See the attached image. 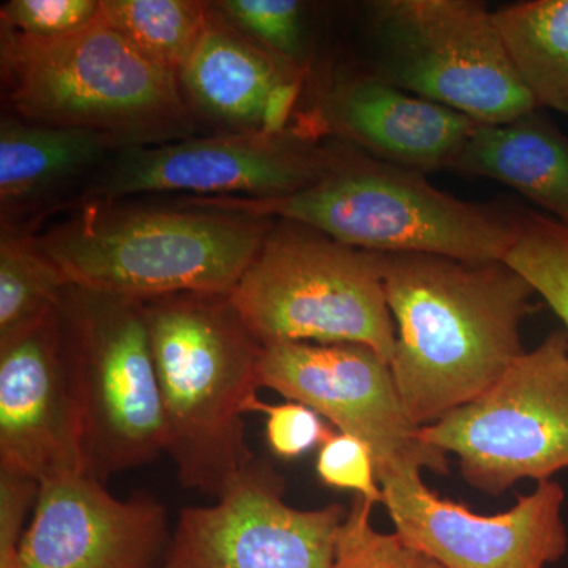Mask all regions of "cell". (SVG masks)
<instances>
[{
  "label": "cell",
  "mask_w": 568,
  "mask_h": 568,
  "mask_svg": "<svg viewBox=\"0 0 568 568\" xmlns=\"http://www.w3.org/2000/svg\"><path fill=\"white\" fill-rule=\"evenodd\" d=\"M396 327V388L417 428L495 386L525 354L521 324L536 291L506 261L379 253Z\"/></svg>",
  "instance_id": "6da1fadb"
},
{
  "label": "cell",
  "mask_w": 568,
  "mask_h": 568,
  "mask_svg": "<svg viewBox=\"0 0 568 568\" xmlns=\"http://www.w3.org/2000/svg\"><path fill=\"white\" fill-rule=\"evenodd\" d=\"M162 396L166 454L183 487L219 496L253 462L244 414L260 402L264 345L230 295L144 302Z\"/></svg>",
  "instance_id": "7a4b0ae2"
},
{
  "label": "cell",
  "mask_w": 568,
  "mask_h": 568,
  "mask_svg": "<svg viewBox=\"0 0 568 568\" xmlns=\"http://www.w3.org/2000/svg\"><path fill=\"white\" fill-rule=\"evenodd\" d=\"M274 224L203 205L89 201L33 241L71 286L145 302L233 294Z\"/></svg>",
  "instance_id": "3957f363"
},
{
  "label": "cell",
  "mask_w": 568,
  "mask_h": 568,
  "mask_svg": "<svg viewBox=\"0 0 568 568\" xmlns=\"http://www.w3.org/2000/svg\"><path fill=\"white\" fill-rule=\"evenodd\" d=\"M186 203L286 220L373 253H416L469 263L506 260L517 212L467 203L437 190L425 174L381 162L345 142L308 189L271 200L186 197Z\"/></svg>",
  "instance_id": "277c9868"
},
{
  "label": "cell",
  "mask_w": 568,
  "mask_h": 568,
  "mask_svg": "<svg viewBox=\"0 0 568 568\" xmlns=\"http://www.w3.org/2000/svg\"><path fill=\"white\" fill-rule=\"evenodd\" d=\"M3 95L21 121L91 130L119 148L192 138L196 118L178 74L99 18L62 39L0 33Z\"/></svg>",
  "instance_id": "5b68a950"
},
{
  "label": "cell",
  "mask_w": 568,
  "mask_h": 568,
  "mask_svg": "<svg viewBox=\"0 0 568 568\" xmlns=\"http://www.w3.org/2000/svg\"><path fill=\"white\" fill-rule=\"evenodd\" d=\"M230 297L263 345H361L388 365L394 361L396 327L381 254L305 224L275 220Z\"/></svg>",
  "instance_id": "8992f818"
},
{
  "label": "cell",
  "mask_w": 568,
  "mask_h": 568,
  "mask_svg": "<svg viewBox=\"0 0 568 568\" xmlns=\"http://www.w3.org/2000/svg\"><path fill=\"white\" fill-rule=\"evenodd\" d=\"M59 316L85 476L103 481L160 457L166 428L144 302L70 284Z\"/></svg>",
  "instance_id": "52a82bcc"
},
{
  "label": "cell",
  "mask_w": 568,
  "mask_h": 568,
  "mask_svg": "<svg viewBox=\"0 0 568 568\" xmlns=\"http://www.w3.org/2000/svg\"><path fill=\"white\" fill-rule=\"evenodd\" d=\"M377 78L466 115L478 125L537 110L476 0H381L368 9Z\"/></svg>",
  "instance_id": "ba28073f"
},
{
  "label": "cell",
  "mask_w": 568,
  "mask_h": 568,
  "mask_svg": "<svg viewBox=\"0 0 568 568\" xmlns=\"http://www.w3.org/2000/svg\"><path fill=\"white\" fill-rule=\"evenodd\" d=\"M428 446L458 458L470 487L504 495L519 480L568 469V336L551 332L476 402L420 428Z\"/></svg>",
  "instance_id": "9c48e42d"
},
{
  "label": "cell",
  "mask_w": 568,
  "mask_h": 568,
  "mask_svg": "<svg viewBox=\"0 0 568 568\" xmlns=\"http://www.w3.org/2000/svg\"><path fill=\"white\" fill-rule=\"evenodd\" d=\"M261 388L315 410L336 432L364 440L377 480L447 476L448 458L428 446L407 417L390 365L361 345L271 343L260 364Z\"/></svg>",
  "instance_id": "30bf717a"
},
{
  "label": "cell",
  "mask_w": 568,
  "mask_h": 568,
  "mask_svg": "<svg viewBox=\"0 0 568 568\" xmlns=\"http://www.w3.org/2000/svg\"><path fill=\"white\" fill-rule=\"evenodd\" d=\"M332 159L334 144H320L294 129L125 148L85 192L84 201H121L149 193L271 200L308 189L327 173Z\"/></svg>",
  "instance_id": "8fae6325"
},
{
  "label": "cell",
  "mask_w": 568,
  "mask_h": 568,
  "mask_svg": "<svg viewBox=\"0 0 568 568\" xmlns=\"http://www.w3.org/2000/svg\"><path fill=\"white\" fill-rule=\"evenodd\" d=\"M286 481L254 458L205 507L179 515L164 568H331L347 510L284 500Z\"/></svg>",
  "instance_id": "7c38bea8"
},
{
  "label": "cell",
  "mask_w": 568,
  "mask_h": 568,
  "mask_svg": "<svg viewBox=\"0 0 568 568\" xmlns=\"http://www.w3.org/2000/svg\"><path fill=\"white\" fill-rule=\"evenodd\" d=\"M381 488L394 532L446 568H547L567 555L566 491L552 478L496 515L444 499L422 476Z\"/></svg>",
  "instance_id": "4fadbf2b"
},
{
  "label": "cell",
  "mask_w": 568,
  "mask_h": 568,
  "mask_svg": "<svg viewBox=\"0 0 568 568\" xmlns=\"http://www.w3.org/2000/svg\"><path fill=\"white\" fill-rule=\"evenodd\" d=\"M0 470L39 485L84 474L59 308L0 343Z\"/></svg>",
  "instance_id": "5bb4252c"
},
{
  "label": "cell",
  "mask_w": 568,
  "mask_h": 568,
  "mask_svg": "<svg viewBox=\"0 0 568 568\" xmlns=\"http://www.w3.org/2000/svg\"><path fill=\"white\" fill-rule=\"evenodd\" d=\"M166 511L149 496L118 499L74 474L40 484L17 562L6 568H153Z\"/></svg>",
  "instance_id": "9a60e30c"
},
{
  "label": "cell",
  "mask_w": 568,
  "mask_h": 568,
  "mask_svg": "<svg viewBox=\"0 0 568 568\" xmlns=\"http://www.w3.org/2000/svg\"><path fill=\"white\" fill-rule=\"evenodd\" d=\"M320 119L339 142L422 174L452 171L478 125L369 70L335 81L323 97Z\"/></svg>",
  "instance_id": "2e32d148"
},
{
  "label": "cell",
  "mask_w": 568,
  "mask_h": 568,
  "mask_svg": "<svg viewBox=\"0 0 568 568\" xmlns=\"http://www.w3.org/2000/svg\"><path fill=\"white\" fill-rule=\"evenodd\" d=\"M302 73L223 20L211 6L207 24L179 71L194 118L223 133L282 134L301 93Z\"/></svg>",
  "instance_id": "e0dca14e"
},
{
  "label": "cell",
  "mask_w": 568,
  "mask_h": 568,
  "mask_svg": "<svg viewBox=\"0 0 568 568\" xmlns=\"http://www.w3.org/2000/svg\"><path fill=\"white\" fill-rule=\"evenodd\" d=\"M452 171L517 190L568 230V134L544 110L477 125Z\"/></svg>",
  "instance_id": "ac0fdd59"
},
{
  "label": "cell",
  "mask_w": 568,
  "mask_h": 568,
  "mask_svg": "<svg viewBox=\"0 0 568 568\" xmlns=\"http://www.w3.org/2000/svg\"><path fill=\"white\" fill-rule=\"evenodd\" d=\"M119 148L102 133L61 129L3 115L0 122L2 220L55 192Z\"/></svg>",
  "instance_id": "d6986e66"
},
{
  "label": "cell",
  "mask_w": 568,
  "mask_h": 568,
  "mask_svg": "<svg viewBox=\"0 0 568 568\" xmlns=\"http://www.w3.org/2000/svg\"><path fill=\"white\" fill-rule=\"evenodd\" d=\"M519 81L538 110L568 118V0H530L493 11Z\"/></svg>",
  "instance_id": "ffe728a7"
},
{
  "label": "cell",
  "mask_w": 568,
  "mask_h": 568,
  "mask_svg": "<svg viewBox=\"0 0 568 568\" xmlns=\"http://www.w3.org/2000/svg\"><path fill=\"white\" fill-rule=\"evenodd\" d=\"M211 3L194 0H102L100 18L133 47L178 74L203 36Z\"/></svg>",
  "instance_id": "44dd1931"
},
{
  "label": "cell",
  "mask_w": 568,
  "mask_h": 568,
  "mask_svg": "<svg viewBox=\"0 0 568 568\" xmlns=\"http://www.w3.org/2000/svg\"><path fill=\"white\" fill-rule=\"evenodd\" d=\"M70 283L33 237L2 224L0 237V343L28 331L61 305Z\"/></svg>",
  "instance_id": "7402d4cb"
},
{
  "label": "cell",
  "mask_w": 568,
  "mask_h": 568,
  "mask_svg": "<svg viewBox=\"0 0 568 568\" xmlns=\"http://www.w3.org/2000/svg\"><path fill=\"white\" fill-rule=\"evenodd\" d=\"M517 224L504 261L544 298L568 336V230L536 211H518Z\"/></svg>",
  "instance_id": "603a6c76"
},
{
  "label": "cell",
  "mask_w": 568,
  "mask_h": 568,
  "mask_svg": "<svg viewBox=\"0 0 568 568\" xmlns=\"http://www.w3.org/2000/svg\"><path fill=\"white\" fill-rule=\"evenodd\" d=\"M211 6L246 39L304 71L308 59L304 3L297 0H223Z\"/></svg>",
  "instance_id": "cb8c5ba5"
},
{
  "label": "cell",
  "mask_w": 568,
  "mask_h": 568,
  "mask_svg": "<svg viewBox=\"0 0 568 568\" xmlns=\"http://www.w3.org/2000/svg\"><path fill=\"white\" fill-rule=\"evenodd\" d=\"M375 504L354 496L336 537L331 568H446L406 544L396 532H381L372 523Z\"/></svg>",
  "instance_id": "d4e9b609"
},
{
  "label": "cell",
  "mask_w": 568,
  "mask_h": 568,
  "mask_svg": "<svg viewBox=\"0 0 568 568\" xmlns=\"http://www.w3.org/2000/svg\"><path fill=\"white\" fill-rule=\"evenodd\" d=\"M100 11L102 0H10L0 9V26L24 39H62L93 24Z\"/></svg>",
  "instance_id": "484cf974"
},
{
  "label": "cell",
  "mask_w": 568,
  "mask_h": 568,
  "mask_svg": "<svg viewBox=\"0 0 568 568\" xmlns=\"http://www.w3.org/2000/svg\"><path fill=\"white\" fill-rule=\"evenodd\" d=\"M316 473L325 487L346 489L383 504L384 493L376 476L375 458L364 440L335 432L320 447Z\"/></svg>",
  "instance_id": "4316f807"
},
{
  "label": "cell",
  "mask_w": 568,
  "mask_h": 568,
  "mask_svg": "<svg viewBox=\"0 0 568 568\" xmlns=\"http://www.w3.org/2000/svg\"><path fill=\"white\" fill-rule=\"evenodd\" d=\"M254 413L265 416V439L275 457L297 459L321 447L331 437L332 428L320 414L301 403L268 405L257 402Z\"/></svg>",
  "instance_id": "83f0119b"
},
{
  "label": "cell",
  "mask_w": 568,
  "mask_h": 568,
  "mask_svg": "<svg viewBox=\"0 0 568 568\" xmlns=\"http://www.w3.org/2000/svg\"><path fill=\"white\" fill-rule=\"evenodd\" d=\"M39 488L31 478L0 470V567L17 562L24 518L36 507Z\"/></svg>",
  "instance_id": "f1b7e54d"
},
{
  "label": "cell",
  "mask_w": 568,
  "mask_h": 568,
  "mask_svg": "<svg viewBox=\"0 0 568 568\" xmlns=\"http://www.w3.org/2000/svg\"><path fill=\"white\" fill-rule=\"evenodd\" d=\"M153 568H164V566H162V567H153Z\"/></svg>",
  "instance_id": "f546056e"
}]
</instances>
